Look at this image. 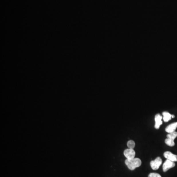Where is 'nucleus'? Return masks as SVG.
Listing matches in <instances>:
<instances>
[{
  "label": "nucleus",
  "instance_id": "obj_1",
  "mask_svg": "<svg viewBox=\"0 0 177 177\" xmlns=\"http://www.w3.org/2000/svg\"><path fill=\"white\" fill-rule=\"evenodd\" d=\"M125 163L130 170H134L137 167L140 166L142 162L139 158H134L131 160L127 159L125 160Z\"/></svg>",
  "mask_w": 177,
  "mask_h": 177
},
{
  "label": "nucleus",
  "instance_id": "obj_2",
  "mask_svg": "<svg viewBox=\"0 0 177 177\" xmlns=\"http://www.w3.org/2000/svg\"><path fill=\"white\" fill-rule=\"evenodd\" d=\"M162 158L160 157H158L154 160H152L151 162L150 165L153 170H156L160 168V166L162 164Z\"/></svg>",
  "mask_w": 177,
  "mask_h": 177
},
{
  "label": "nucleus",
  "instance_id": "obj_3",
  "mask_svg": "<svg viewBox=\"0 0 177 177\" xmlns=\"http://www.w3.org/2000/svg\"><path fill=\"white\" fill-rule=\"evenodd\" d=\"M175 166V162L170 161L169 160H167L163 164L162 168L163 172H166L169 170L170 169L173 168Z\"/></svg>",
  "mask_w": 177,
  "mask_h": 177
},
{
  "label": "nucleus",
  "instance_id": "obj_4",
  "mask_svg": "<svg viewBox=\"0 0 177 177\" xmlns=\"http://www.w3.org/2000/svg\"><path fill=\"white\" fill-rule=\"evenodd\" d=\"M124 156L127 158L128 160H131L135 158V152L134 150L132 149H127L125 150L123 153Z\"/></svg>",
  "mask_w": 177,
  "mask_h": 177
},
{
  "label": "nucleus",
  "instance_id": "obj_5",
  "mask_svg": "<svg viewBox=\"0 0 177 177\" xmlns=\"http://www.w3.org/2000/svg\"><path fill=\"white\" fill-rule=\"evenodd\" d=\"M164 156L167 160L173 162H177V155H174L170 152H166L164 153Z\"/></svg>",
  "mask_w": 177,
  "mask_h": 177
},
{
  "label": "nucleus",
  "instance_id": "obj_6",
  "mask_svg": "<svg viewBox=\"0 0 177 177\" xmlns=\"http://www.w3.org/2000/svg\"><path fill=\"white\" fill-rule=\"evenodd\" d=\"M162 117L159 114H158L156 115L155 116V127L156 129H159L160 127V126L162 125Z\"/></svg>",
  "mask_w": 177,
  "mask_h": 177
},
{
  "label": "nucleus",
  "instance_id": "obj_7",
  "mask_svg": "<svg viewBox=\"0 0 177 177\" xmlns=\"http://www.w3.org/2000/svg\"><path fill=\"white\" fill-rule=\"evenodd\" d=\"M177 128V122L171 123L169 125H168L165 129V131L167 133H171V132L176 131V129Z\"/></svg>",
  "mask_w": 177,
  "mask_h": 177
},
{
  "label": "nucleus",
  "instance_id": "obj_8",
  "mask_svg": "<svg viewBox=\"0 0 177 177\" xmlns=\"http://www.w3.org/2000/svg\"><path fill=\"white\" fill-rule=\"evenodd\" d=\"M163 117V119L165 122H168L172 119V115L168 112H164L162 113Z\"/></svg>",
  "mask_w": 177,
  "mask_h": 177
},
{
  "label": "nucleus",
  "instance_id": "obj_9",
  "mask_svg": "<svg viewBox=\"0 0 177 177\" xmlns=\"http://www.w3.org/2000/svg\"><path fill=\"white\" fill-rule=\"evenodd\" d=\"M165 143L167 145L170 146V147H173V146H175L174 140L168 138H167L166 139H165Z\"/></svg>",
  "mask_w": 177,
  "mask_h": 177
},
{
  "label": "nucleus",
  "instance_id": "obj_10",
  "mask_svg": "<svg viewBox=\"0 0 177 177\" xmlns=\"http://www.w3.org/2000/svg\"><path fill=\"white\" fill-rule=\"evenodd\" d=\"M177 137V132L176 131H174V132L169 133L167 135V138H168L170 139H172V140H175Z\"/></svg>",
  "mask_w": 177,
  "mask_h": 177
},
{
  "label": "nucleus",
  "instance_id": "obj_11",
  "mask_svg": "<svg viewBox=\"0 0 177 177\" xmlns=\"http://www.w3.org/2000/svg\"><path fill=\"white\" fill-rule=\"evenodd\" d=\"M127 146L129 149H133L135 147V143L134 141L129 140L128 141V142L127 143Z\"/></svg>",
  "mask_w": 177,
  "mask_h": 177
},
{
  "label": "nucleus",
  "instance_id": "obj_12",
  "mask_svg": "<svg viewBox=\"0 0 177 177\" xmlns=\"http://www.w3.org/2000/svg\"><path fill=\"white\" fill-rule=\"evenodd\" d=\"M148 177H162L161 175L158 173H152L149 174L148 176Z\"/></svg>",
  "mask_w": 177,
  "mask_h": 177
},
{
  "label": "nucleus",
  "instance_id": "obj_13",
  "mask_svg": "<svg viewBox=\"0 0 177 177\" xmlns=\"http://www.w3.org/2000/svg\"><path fill=\"white\" fill-rule=\"evenodd\" d=\"M172 118H175V116H174V115H172Z\"/></svg>",
  "mask_w": 177,
  "mask_h": 177
}]
</instances>
